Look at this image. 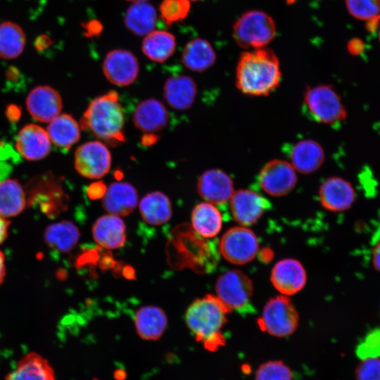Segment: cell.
I'll return each mask as SVG.
<instances>
[{
	"instance_id": "4fadbf2b",
	"label": "cell",
	"mask_w": 380,
	"mask_h": 380,
	"mask_svg": "<svg viewBox=\"0 0 380 380\" xmlns=\"http://www.w3.org/2000/svg\"><path fill=\"white\" fill-rule=\"evenodd\" d=\"M318 196L323 208L338 213L352 207L356 199V191L350 182L341 177L332 176L322 183Z\"/></svg>"
},
{
	"instance_id": "d590c367",
	"label": "cell",
	"mask_w": 380,
	"mask_h": 380,
	"mask_svg": "<svg viewBox=\"0 0 380 380\" xmlns=\"http://www.w3.org/2000/svg\"><path fill=\"white\" fill-rule=\"evenodd\" d=\"M190 9L189 0H162L159 5L160 15L168 25L185 19Z\"/></svg>"
},
{
	"instance_id": "60d3db41",
	"label": "cell",
	"mask_w": 380,
	"mask_h": 380,
	"mask_svg": "<svg viewBox=\"0 0 380 380\" xmlns=\"http://www.w3.org/2000/svg\"><path fill=\"white\" fill-rule=\"evenodd\" d=\"M102 25L97 20L89 21L84 25L85 34L90 37L96 36L100 34L102 30Z\"/></svg>"
},
{
	"instance_id": "8fae6325",
	"label": "cell",
	"mask_w": 380,
	"mask_h": 380,
	"mask_svg": "<svg viewBox=\"0 0 380 380\" xmlns=\"http://www.w3.org/2000/svg\"><path fill=\"white\" fill-rule=\"evenodd\" d=\"M102 70L106 78L113 84L127 87L137 78L139 64L137 57L129 51L113 49L105 56Z\"/></svg>"
},
{
	"instance_id": "30bf717a",
	"label": "cell",
	"mask_w": 380,
	"mask_h": 380,
	"mask_svg": "<svg viewBox=\"0 0 380 380\" xmlns=\"http://www.w3.org/2000/svg\"><path fill=\"white\" fill-rule=\"evenodd\" d=\"M296 171L293 165L286 160H270L259 172V186L263 191L272 196H285L290 193L297 184Z\"/></svg>"
},
{
	"instance_id": "2e32d148",
	"label": "cell",
	"mask_w": 380,
	"mask_h": 380,
	"mask_svg": "<svg viewBox=\"0 0 380 380\" xmlns=\"http://www.w3.org/2000/svg\"><path fill=\"white\" fill-rule=\"evenodd\" d=\"M26 107L34 120L41 122H50L61 114L62 99L53 87L48 85L37 86L27 96Z\"/></svg>"
},
{
	"instance_id": "5bb4252c",
	"label": "cell",
	"mask_w": 380,
	"mask_h": 380,
	"mask_svg": "<svg viewBox=\"0 0 380 380\" xmlns=\"http://www.w3.org/2000/svg\"><path fill=\"white\" fill-rule=\"evenodd\" d=\"M270 280L273 286L284 296H291L300 291L307 281L303 265L297 260L285 258L278 261L272 267Z\"/></svg>"
},
{
	"instance_id": "3957f363",
	"label": "cell",
	"mask_w": 380,
	"mask_h": 380,
	"mask_svg": "<svg viewBox=\"0 0 380 380\" xmlns=\"http://www.w3.org/2000/svg\"><path fill=\"white\" fill-rule=\"evenodd\" d=\"M230 312L215 296L207 294L195 300L187 308L185 321L198 342L209 350L224 343L222 331Z\"/></svg>"
},
{
	"instance_id": "7402d4cb",
	"label": "cell",
	"mask_w": 380,
	"mask_h": 380,
	"mask_svg": "<svg viewBox=\"0 0 380 380\" xmlns=\"http://www.w3.org/2000/svg\"><path fill=\"white\" fill-rule=\"evenodd\" d=\"M289 156L294 169L302 174H310L318 170L325 159L324 151L317 141L301 140L290 148Z\"/></svg>"
},
{
	"instance_id": "836d02e7",
	"label": "cell",
	"mask_w": 380,
	"mask_h": 380,
	"mask_svg": "<svg viewBox=\"0 0 380 380\" xmlns=\"http://www.w3.org/2000/svg\"><path fill=\"white\" fill-rule=\"evenodd\" d=\"M25 35L22 28L11 22L0 24V57L12 59L23 52Z\"/></svg>"
},
{
	"instance_id": "f546056e",
	"label": "cell",
	"mask_w": 380,
	"mask_h": 380,
	"mask_svg": "<svg viewBox=\"0 0 380 380\" xmlns=\"http://www.w3.org/2000/svg\"><path fill=\"white\" fill-rule=\"evenodd\" d=\"M80 129V124L71 115L63 113L49 122L46 131L56 146L70 149L79 141Z\"/></svg>"
},
{
	"instance_id": "8992f818",
	"label": "cell",
	"mask_w": 380,
	"mask_h": 380,
	"mask_svg": "<svg viewBox=\"0 0 380 380\" xmlns=\"http://www.w3.org/2000/svg\"><path fill=\"white\" fill-rule=\"evenodd\" d=\"M215 290V296L230 312L246 314L254 311L251 303L253 284L243 272L232 270L224 272L218 277Z\"/></svg>"
},
{
	"instance_id": "74e56055",
	"label": "cell",
	"mask_w": 380,
	"mask_h": 380,
	"mask_svg": "<svg viewBox=\"0 0 380 380\" xmlns=\"http://www.w3.org/2000/svg\"><path fill=\"white\" fill-rule=\"evenodd\" d=\"M357 356L360 359L380 358V328H375L367 333L355 349Z\"/></svg>"
},
{
	"instance_id": "b9f144b4",
	"label": "cell",
	"mask_w": 380,
	"mask_h": 380,
	"mask_svg": "<svg viewBox=\"0 0 380 380\" xmlns=\"http://www.w3.org/2000/svg\"><path fill=\"white\" fill-rule=\"evenodd\" d=\"M10 222L6 217L0 215V244L2 243L8 235Z\"/></svg>"
},
{
	"instance_id": "ab89813d",
	"label": "cell",
	"mask_w": 380,
	"mask_h": 380,
	"mask_svg": "<svg viewBox=\"0 0 380 380\" xmlns=\"http://www.w3.org/2000/svg\"><path fill=\"white\" fill-rule=\"evenodd\" d=\"M106 190L107 186L102 181H97L88 186L87 193L89 198L95 200L102 198Z\"/></svg>"
},
{
	"instance_id": "e0dca14e",
	"label": "cell",
	"mask_w": 380,
	"mask_h": 380,
	"mask_svg": "<svg viewBox=\"0 0 380 380\" xmlns=\"http://www.w3.org/2000/svg\"><path fill=\"white\" fill-rule=\"evenodd\" d=\"M16 148L22 156L29 160H39L51 151V139L46 130L39 125L29 124L19 132Z\"/></svg>"
},
{
	"instance_id": "f1b7e54d",
	"label": "cell",
	"mask_w": 380,
	"mask_h": 380,
	"mask_svg": "<svg viewBox=\"0 0 380 380\" xmlns=\"http://www.w3.org/2000/svg\"><path fill=\"white\" fill-rule=\"evenodd\" d=\"M44 236L49 247L60 253H68L77 245L80 233L72 222L63 220L49 225Z\"/></svg>"
},
{
	"instance_id": "f907efd6",
	"label": "cell",
	"mask_w": 380,
	"mask_h": 380,
	"mask_svg": "<svg viewBox=\"0 0 380 380\" xmlns=\"http://www.w3.org/2000/svg\"><path fill=\"white\" fill-rule=\"evenodd\" d=\"M189 1H199V0H189Z\"/></svg>"
},
{
	"instance_id": "cb8c5ba5",
	"label": "cell",
	"mask_w": 380,
	"mask_h": 380,
	"mask_svg": "<svg viewBox=\"0 0 380 380\" xmlns=\"http://www.w3.org/2000/svg\"><path fill=\"white\" fill-rule=\"evenodd\" d=\"M6 380H56V376L49 361L32 352L18 362Z\"/></svg>"
},
{
	"instance_id": "4316f807",
	"label": "cell",
	"mask_w": 380,
	"mask_h": 380,
	"mask_svg": "<svg viewBox=\"0 0 380 380\" xmlns=\"http://www.w3.org/2000/svg\"><path fill=\"white\" fill-rule=\"evenodd\" d=\"M176 39L167 30H153L144 36L141 43L143 53L151 61L164 63L175 53Z\"/></svg>"
},
{
	"instance_id": "ba28073f",
	"label": "cell",
	"mask_w": 380,
	"mask_h": 380,
	"mask_svg": "<svg viewBox=\"0 0 380 380\" xmlns=\"http://www.w3.org/2000/svg\"><path fill=\"white\" fill-rule=\"evenodd\" d=\"M219 248L221 255L234 265H245L252 261L259 250V241L248 227H233L222 236Z\"/></svg>"
},
{
	"instance_id": "603a6c76",
	"label": "cell",
	"mask_w": 380,
	"mask_h": 380,
	"mask_svg": "<svg viewBox=\"0 0 380 380\" xmlns=\"http://www.w3.org/2000/svg\"><path fill=\"white\" fill-rule=\"evenodd\" d=\"M136 331L144 340L156 341L163 334L167 324L164 310L158 306L145 305L134 315Z\"/></svg>"
},
{
	"instance_id": "6da1fadb",
	"label": "cell",
	"mask_w": 380,
	"mask_h": 380,
	"mask_svg": "<svg viewBox=\"0 0 380 380\" xmlns=\"http://www.w3.org/2000/svg\"><path fill=\"white\" fill-rule=\"evenodd\" d=\"M279 61L270 48L263 47L241 53L236 68V86L243 94L265 96L280 84Z\"/></svg>"
},
{
	"instance_id": "f6af8a7d",
	"label": "cell",
	"mask_w": 380,
	"mask_h": 380,
	"mask_svg": "<svg viewBox=\"0 0 380 380\" xmlns=\"http://www.w3.org/2000/svg\"><path fill=\"white\" fill-rule=\"evenodd\" d=\"M6 275L5 256L0 251V284L4 281Z\"/></svg>"
},
{
	"instance_id": "1f68e13d",
	"label": "cell",
	"mask_w": 380,
	"mask_h": 380,
	"mask_svg": "<svg viewBox=\"0 0 380 380\" xmlns=\"http://www.w3.org/2000/svg\"><path fill=\"white\" fill-rule=\"evenodd\" d=\"M26 203V194L17 179L0 182V215L5 217L15 216L25 209Z\"/></svg>"
},
{
	"instance_id": "d6a6232c",
	"label": "cell",
	"mask_w": 380,
	"mask_h": 380,
	"mask_svg": "<svg viewBox=\"0 0 380 380\" xmlns=\"http://www.w3.org/2000/svg\"><path fill=\"white\" fill-rule=\"evenodd\" d=\"M30 203L39 205L42 211L46 214H53L60 209L59 201L63 193L56 182L49 178H43L33 182L32 184Z\"/></svg>"
},
{
	"instance_id": "ac0fdd59",
	"label": "cell",
	"mask_w": 380,
	"mask_h": 380,
	"mask_svg": "<svg viewBox=\"0 0 380 380\" xmlns=\"http://www.w3.org/2000/svg\"><path fill=\"white\" fill-rule=\"evenodd\" d=\"M134 126L145 134H154L163 129L169 121V113L164 104L150 98L141 101L132 115Z\"/></svg>"
},
{
	"instance_id": "d4e9b609",
	"label": "cell",
	"mask_w": 380,
	"mask_h": 380,
	"mask_svg": "<svg viewBox=\"0 0 380 380\" xmlns=\"http://www.w3.org/2000/svg\"><path fill=\"white\" fill-rule=\"evenodd\" d=\"M215 61L216 53L210 43L199 37L187 42L181 56V61L187 69L198 72L208 70Z\"/></svg>"
},
{
	"instance_id": "ee69618b",
	"label": "cell",
	"mask_w": 380,
	"mask_h": 380,
	"mask_svg": "<svg viewBox=\"0 0 380 380\" xmlns=\"http://www.w3.org/2000/svg\"><path fill=\"white\" fill-rule=\"evenodd\" d=\"M6 116L11 122L16 121L20 116V108L15 106L11 105L6 109Z\"/></svg>"
},
{
	"instance_id": "681fc988",
	"label": "cell",
	"mask_w": 380,
	"mask_h": 380,
	"mask_svg": "<svg viewBox=\"0 0 380 380\" xmlns=\"http://www.w3.org/2000/svg\"><path fill=\"white\" fill-rule=\"evenodd\" d=\"M379 42H380V27H379Z\"/></svg>"
},
{
	"instance_id": "9c48e42d",
	"label": "cell",
	"mask_w": 380,
	"mask_h": 380,
	"mask_svg": "<svg viewBox=\"0 0 380 380\" xmlns=\"http://www.w3.org/2000/svg\"><path fill=\"white\" fill-rule=\"evenodd\" d=\"M74 165L82 176L99 179L107 175L111 166V154L106 145L91 141L80 145L75 151Z\"/></svg>"
},
{
	"instance_id": "44dd1931",
	"label": "cell",
	"mask_w": 380,
	"mask_h": 380,
	"mask_svg": "<svg viewBox=\"0 0 380 380\" xmlns=\"http://www.w3.org/2000/svg\"><path fill=\"white\" fill-rule=\"evenodd\" d=\"M196 94V83L189 75L171 76L163 86L165 100L171 108L178 110L189 108L194 103Z\"/></svg>"
},
{
	"instance_id": "f5cc1de1",
	"label": "cell",
	"mask_w": 380,
	"mask_h": 380,
	"mask_svg": "<svg viewBox=\"0 0 380 380\" xmlns=\"http://www.w3.org/2000/svg\"><path fill=\"white\" fill-rule=\"evenodd\" d=\"M1 141H0V147H1Z\"/></svg>"
},
{
	"instance_id": "9a60e30c",
	"label": "cell",
	"mask_w": 380,
	"mask_h": 380,
	"mask_svg": "<svg viewBox=\"0 0 380 380\" xmlns=\"http://www.w3.org/2000/svg\"><path fill=\"white\" fill-rule=\"evenodd\" d=\"M197 191L205 202L222 205L230 201L234 192V183L232 179L222 170L210 169L199 177Z\"/></svg>"
},
{
	"instance_id": "8d00e7d4",
	"label": "cell",
	"mask_w": 380,
	"mask_h": 380,
	"mask_svg": "<svg viewBox=\"0 0 380 380\" xmlns=\"http://www.w3.org/2000/svg\"><path fill=\"white\" fill-rule=\"evenodd\" d=\"M346 8L354 18L373 20L380 15V0H346Z\"/></svg>"
},
{
	"instance_id": "5b68a950",
	"label": "cell",
	"mask_w": 380,
	"mask_h": 380,
	"mask_svg": "<svg viewBox=\"0 0 380 380\" xmlns=\"http://www.w3.org/2000/svg\"><path fill=\"white\" fill-rule=\"evenodd\" d=\"M277 27L266 12L251 10L243 13L234 23L232 36L242 49L266 47L275 37Z\"/></svg>"
},
{
	"instance_id": "c3c4849f",
	"label": "cell",
	"mask_w": 380,
	"mask_h": 380,
	"mask_svg": "<svg viewBox=\"0 0 380 380\" xmlns=\"http://www.w3.org/2000/svg\"><path fill=\"white\" fill-rule=\"evenodd\" d=\"M126 1H129L132 4H133V3H139V2H146L148 0H126Z\"/></svg>"
},
{
	"instance_id": "e575fe53",
	"label": "cell",
	"mask_w": 380,
	"mask_h": 380,
	"mask_svg": "<svg viewBox=\"0 0 380 380\" xmlns=\"http://www.w3.org/2000/svg\"><path fill=\"white\" fill-rule=\"evenodd\" d=\"M255 380H293L291 368L282 360L264 362L256 369Z\"/></svg>"
},
{
	"instance_id": "d6986e66",
	"label": "cell",
	"mask_w": 380,
	"mask_h": 380,
	"mask_svg": "<svg viewBox=\"0 0 380 380\" xmlns=\"http://www.w3.org/2000/svg\"><path fill=\"white\" fill-rule=\"evenodd\" d=\"M101 203L108 213L120 217L127 216L137 205V191L128 182H113L107 187Z\"/></svg>"
},
{
	"instance_id": "ffe728a7",
	"label": "cell",
	"mask_w": 380,
	"mask_h": 380,
	"mask_svg": "<svg viewBox=\"0 0 380 380\" xmlns=\"http://www.w3.org/2000/svg\"><path fill=\"white\" fill-rule=\"evenodd\" d=\"M94 241L106 249H118L126 241V226L121 217L107 214L99 217L92 226Z\"/></svg>"
},
{
	"instance_id": "52a82bcc",
	"label": "cell",
	"mask_w": 380,
	"mask_h": 380,
	"mask_svg": "<svg viewBox=\"0 0 380 380\" xmlns=\"http://www.w3.org/2000/svg\"><path fill=\"white\" fill-rule=\"evenodd\" d=\"M298 313L286 296L270 298L265 304L258 322L270 335L284 338L293 334L298 326Z\"/></svg>"
},
{
	"instance_id": "277c9868",
	"label": "cell",
	"mask_w": 380,
	"mask_h": 380,
	"mask_svg": "<svg viewBox=\"0 0 380 380\" xmlns=\"http://www.w3.org/2000/svg\"><path fill=\"white\" fill-rule=\"evenodd\" d=\"M303 103L304 111L310 118L321 124L334 127L347 118L343 100L331 84L307 87Z\"/></svg>"
},
{
	"instance_id": "7c38bea8",
	"label": "cell",
	"mask_w": 380,
	"mask_h": 380,
	"mask_svg": "<svg viewBox=\"0 0 380 380\" xmlns=\"http://www.w3.org/2000/svg\"><path fill=\"white\" fill-rule=\"evenodd\" d=\"M229 203L233 218L238 224L245 227L255 223L271 208V203L267 198L251 189L234 191Z\"/></svg>"
},
{
	"instance_id": "7bdbcfd3",
	"label": "cell",
	"mask_w": 380,
	"mask_h": 380,
	"mask_svg": "<svg viewBox=\"0 0 380 380\" xmlns=\"http://www.w3.org/2000/svg\"><path fill=\"white\" fill-rule=\"evenodd\" d=\"M372 259L374 267L380 272V241L374 247Z\"/></svg>"
},
{
	"instance_id": "4dcf8cb0",
	"label": "cell",
	"mask_w": 380,
	"mask_h": 380,
	"mask_svg": "<svg viewBox=\"0 0 380 380\" xmlns=\"http://www.w3.org/2000/svg\"><path fill=\"white\" fill-rule=\"evenodd\" d=\"M157 17L155 7L147 1L133 3L126 11L124 23L132 33L145 36L155 30Z\"/></svg>"
},
{
	"instance_id": "83f0119b",
	"label": "cell",
	"mask_w": 380,
	"mask_h": 380,
	"mask_svg": "<svg viewBox=\"0 0 380 380\" xmlns=\"http://www.w3.org/2000/svg\"><path fill=\"white\" fill-rule=\"evenodd\" d=\"M191 224L196 232L203 238H213L221 231L222 216L216 207L208 202L195 205L191 212Z\"/></svg>"
},
{
	"instance_id": "816d5d0a",
	"label": "cell",
	"mask_w": 380,
	"mask_h": 380,
	"mask_svg": "<svg viewBox=\"0 0 380 380\" xmlns=\"http://www.w3.org/2000/svg\"><path fill=\"white\" fill-rule=\"evenodd\" d=\"M93 380H99V379H93Z\"/></svg>"
},
{
	"instance_id": "7a4b0ae2",
	"label": "cell",
	"mask_w": 380,
	"mask_h": 380,
	"mask_svg": "<svg viewBox=\"0 0 380 380\" xmlns=\"http://www.w3.org/2000/svg\"><path fill=\"white\" fill-rule=\"evenodd\" d=\"M80 125L81 129L87 130L108 144L123 143L125 113L118 92L110 90L94 98L84 111Z\"/></svg>"
},
{
	"instance_id": "7dc6e473",
	"label": "cell",
	"mask_w": 380,
	"mask_h": 380,
	"mask_svg": "<svg viewBox=\"0 0 380 380\" xmlns=\"http://www.w3.org/2000/svg\"><path fill=\"white\" fill-rule=\"evenodd\" d=\"M157 140L158 137L154 134H146L142 137L141 142L144 145L148 146L154 144Z\"/></svg>"
},
{
	"instance_id": "f35d334b",
	"label": "cell",
	"mask_w": 380,
	"mask_h": 380,
	"mask_svg": "<svg viewBox=\"0 0 380 380\" xmlns=\"http://www.w3.org/2000/svg\"><path fill=\"white\" fill-rule=\"evenodd\" d=\"M360 360L355 369V379L380 380V358H366Z\"/></svg>"
},
{
	"instance_id": "bcb514c9",
	"label": "cell",
	"mask_w": 380,
	"mask_h": 380,
	"mask_svg": "<svg viewBox=\"0 0 380 380\" xmlns=\"http://www.w3.org/2000/svg\"><path fill=\"white\" fill-rule=\"evenodd\" d=\"M11 170L9 165L0 162V182L4 181V179L9 174Z\"/></svg>"
},
{
	"instance_id": "484cf974",
	"label": "cell",
	"mask_w": 380,
	"mask_h": 380,
	"mask_svg": "<svg viewBox=\"0 0 380 380\" xmlns=\"http://www.w3.org/2000/svg\"><path fill=\"white\" fill-rule=\"evenodd\" d=\"M139 209L144 221L151 225L163 224L170 220L172 215L170 198L159 191L145 195L139 203Z\"/></svg>"
}]
</instances>
